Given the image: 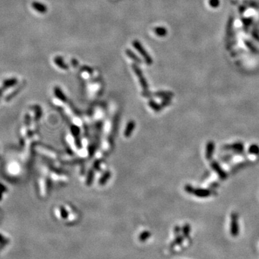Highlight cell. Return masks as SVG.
<instances>
[{"label": "cell", "mask_w": 259, "mask_h": 259, "mask_svg": "<svg viewBox=\"0 0 259 259\" xmlns=\"http://www.w3.org/2000/svg\"><path fill=\"white\" fill-rule=\"evenodd\" d=\"M194 192L197 196L199 197H207L211 194L210 191L207 190H195Z\"/></svg>", "instance_id": "ba28073f"}, {"label": "cell", "mask_w": 259, "mask_h": 259, "mask_svg": "<svg viewBox=\"0 0 259 259\" xmlns=\"http://www.w3.org/2000/svg\"><path fill=\"white\" fill-rule=\"evenodd\" d=\"M133 46H134L135 48L138 51L140 54L143 57L144 59H145V63H146L148 65H151L152 63H153V60H152L151 57H150V55L147 53V51H145V49L144 48L143 46H142V44L140 43L138 40H134V41L133 42Z\"/></svg>", "instance_id": "6da1fadb"}, {"label": "cell", "mask_w": 259, "mask_h": 259, "mask_svg": "<svg viewBox=\"0 0 259 259\" xmlns=\"http://www.w3.org/2000/svg\"><path fill=\"white\" fill-rule=\"evenodd\" d=\"M71 63H72L73 64V66H78V61H77V60H76V59H72L71 60Z\"/></svg>", "instance_id": "4fadbf2b"}, {"label": "cell", "mask_w": 259, "mask_h": 259, "mask_svg": "<svg viewBox=\"0 0 259 259\" xmlns=\"http://www.w3.org/2000/svg\"><path fill=\"white\" fill-rule=\"evenodd\" d=\"M126 54L128 55V56L130 57V58H131L132 60H134V61L135 62V63H141V60L138 57L137 55H136L134 53L132 52L131 51L129 50V49L126 50Z\"/></svg>", "instance_id": "30bf717a"}, {"label": "cell", "mask_w": 259, "mask_h": 259, "mask_svg": "<svg viewBox=\"0 0 259 259\" xmlns=\"http://www.w3.org/2000/svg\"><path fill=\"white\" fill-rule=\"evenodd\" d=\"M211 166H212V168H213V169L215 170V171L217 172V173H218V174L219 175L221 179H225V178H226L225 173V172L223 171V169H222V168H220V166L218 165V164H217V163L215 162V161H213V162H212V164H211Z\"/></svg>", "instance_id": "5b68a950"}, {"label": "cell", "mask_w": 259, "mask_h": 259, "mask_svg": "<svg viewBox=\"0 0 259 259\" xmlns=\"http://www.w3.org/2000/svg\"><path fill=\"white\" fill-rule=\"evenodd\" d=\"M153 31H154L155 33L156 34V35H158V36H159V37L166 36V33H167V30L163 27H155Z\"/></svg>", "instance_id": "9c48e42d"}, {"label": "cell", "mask_w": 259, "mask_h": 259, "mask_svg": "<svg viewBox=\"0 0 259 259\" xmlns=\"http://www.w3.org/2000/svg\"><path fill=\"white\" fill-rule=\"evenodd\" d=\"M230 224L231 234H232V236H237L238 235V232H239V227H238V215H237V214H232V215H231Z\"/></svg>", "instance_id": "7a4b0ae2"}, {"label": "cell", "mask_w": 259, "mask_h": 259, "mask_svg": "<svg viewBox=\"0 0 259 259\" xmlns=\"http://www.w3.org/2000/svg\"><path fill=\"white\" fill-rule=\"evenodd\" d=\"M32 7L34 10H35L41 14H45L47 12L48 8L45 4H42L40 2H38V1H34L32 3Z\"/></svg>", "instance_id": "277c9868"}, {"label": "cell", "mask_w": 259, "mask_h": 259, "mask_svg": "<svg viewBox=\"0 0 259 259\" xmlns=\"http://www.w3.org/2000/svg\"><path fill=\"white\" fill-rule=\"evenodd\" d=\"M249 153L252 154H258L259 153V148L258 145H252L249 148Z\"/></svg>", "instance_id": "8fae6325"}, {"label": "cell", "mask_w": 259, "mask_h": 259, "mask_svg": "<svg viewBox=\"0 0 259 259\" xmlns=\"http://www.w3.org/2000/svg\"><path fill=\"white\" fill-rule=\"evenodd\" d=\"M133 70H134L135 73L136 74V75H137L138 77L139 78L140 82V84H141V85L142 86V87H143L145 89H146L147 88H148V84H147L146 81H145V78H144L143 76H142V71H141L140 69H139L138 66L135 64L133 65Z\"/></svg>", "instance_id": "3957f363"}, {"label": "cell", "mask_w": 259, "mask_h": 259, "mask_svg": "<svg viewBox=\"0 0 259 259\" xmlns=\"http://www.w3.org/2000/svg\"><path fill=\"white\" fill-rule=\"evenodd\" d=\"M54 62H55V64L61 69L67 70L68 68H69L67 65L66 64V63H65V61L63 60V58H62V57L56 56L55 58H54Z\"/></svg>", "instance_id": "8992f818"}, {"label": "cell", "mask_w": 259, "mask_h": 259, "mask_svg": "<svg viewBox=\"0 0 259 259\" xmlns=\"http://www.w3.org/2000/svg\"><path fill=\"white\" fill-rule=\"evenodd\" d=\"M55 94H56L57 96H58V97H60V99H62V100H64V98H65L64 95H63V94H62L61 91H60V89H59V88H55Z\"/></svg>", "instance_id": "7c38bea8"}, {"label": "cell", "mask_w": 259, "mask_h": 259, "mask_svg": "<svg viewBox=\"0 0 259 259\" xmlns=\"http://www.w3.org/2000/svg\"><path fill=\"white\" fill-rule=\"evenodd\" d=\"M214 148H215V144L212 142H209L206 147V158L207 159H210L212 157V153H214Z\"/></svg>", "instance_id": "52a82bcc"}]
</instances>
